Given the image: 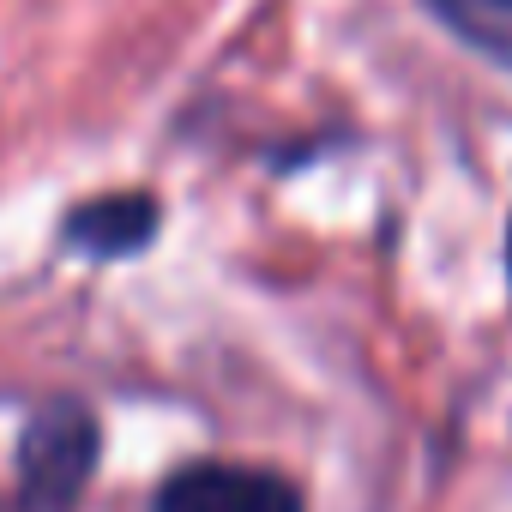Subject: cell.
<instances>
[{"label":"cell","mask_w":512,"mask_h":512,"mask_svg":"<svg viewBox=\"0 0 512 512\" xmlns=\"http://www.w3.org/2000/svg\"><path fill=\"white\" fill-rule=\"evenodd\" d=\"M97 458V428L79 404H55L19 446V488L7 512H73Z\"/></svg>","instance_id":"cell-1"},{"label":"cell","mask_w":512,"mask_h":512,"mask_svg":"<svg viewBox=\"0 0 512 512\" xmlns=\"http://www.w3.org/2000/svg\"><path fill=\"white\" fill-rule=\"evenodd\" d=\"M151 512H302V494L278 470L247 464H187L157 488Z\"/></svg>","instance_id":"cell-2"},{"label":"cell","mask_w":512,"mask_h":512,"mask_svg":"<svg viewBox=\"0 0 512 512\" xmlns=\"http://www.w3.org/2000/svg\"><path fill=\"white\" fill-rule=\"evenodd\" d=\"M157 229V205L145 193H121V199H97V205H79L67 235L85 247V253H103V260H115V253H133L145 247Z\"/></svg>","instance_id":"cell-3"},{"label":"cell","mask_w":512,"mask_h":512,"mask_svg":"<svg viewBox=\"0 0 512 512\" xmlns=\"http://www.w3.org/2000/svg\"><path fill=\"white\" fill-rule=\"evenodd\" d=\"M434 13L476 49L512 61V0H434Z\"/></svg>","instance_id":"cell-4"}]
</instances>
